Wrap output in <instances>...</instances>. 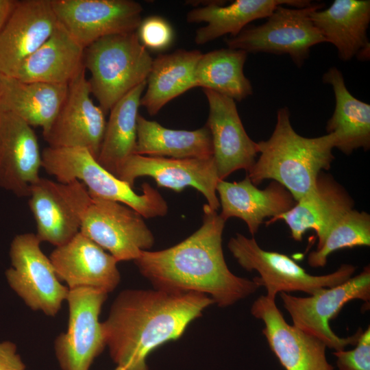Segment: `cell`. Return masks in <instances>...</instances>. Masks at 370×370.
Masks as SVG:
<instances>
[{
	"label": "cell",
	"mask_w": 370,
	"mask_h": 370,
	"mask_svg": "<svg viewBox=\"0 0 370 370\" xmlns=\"http://www.w3.org/2000/svg\"><path fill=\"white\" fill-rule=\"evenodd\" d=\"M84 50L58 23L51 36L7 75L23 82L68 85L85 69Z\"/></svg>",
	"instance_id": "603a6c76"
},
{
	"label": "cell",
	"mask_w": 370,
	"mask_h": 370,
	"mask_svg": "<svg viewBox=\"0 0 370 370\" xmlns=\"http://www.w3.org/2000/svg\"><path fill=\"white\" fill-rule=\"evenodd\" d=\"M49 258L58 278L69 289L86 287L108 294L121 280L118 261L80 232L66 244L56 247Z\"/></svg>",
	"instance_id": "ac0fdd59"
},
{
	"label": "cell",
	"mask_w": 370,
	"mask_h": 370,
	"mask_svg": "<svg viewBox=\"0 0 370 370\" xmlns=\"http://www.w3.org/2000/svg\"><path fill=\"white\" fill-rule=\"evenodd\" d=\"M108 293L81 287L69 289L66 301L69 321L66 332L54 342L55 354L62 370H89L106 345L99 320Z\"/></svg>",
	"instance_id": "7c38bea8"
},
{
	"label": "cell",
	"mask_w": 370,
	"mask_h": 370,
	"mask_svg": "<svg viewBox=\"0 0 370 370\" xmlns=\"http://www.w3.org/2000/svg\"><path fill=\"white\" fill-rule=\"evenodd\" d=\"M80 232L107 250L118 262L135 260L151 249L154 236L143 217L129 206L92 197L84 211Z\"/></svg>",
	"instance_id": "30bf717a"
},
{
	"label": "cell",
	"mask_w": 370,
	"mask_h": 370,
	"mask_svg": "<svg viewBox=\"0 0 370 370\" xmlns=\"http://www.w3.org/2000/svg\"><path fill=\"white\" fill-rule=\"evenodd\" d=\"M68 85L23 82L0 74V111L12 113L45 131L66 96Z\"/></svg>",
	"instance_id": "484cf974"
},
{
	"label": "cell",
	"mask_w": 370,
	"mask_h": 370,
	"mask_svg": "<svg viewBox=\"0 0 370 370\" xmlns=\"http://www.w3.org/2000/svg\"><path fill=\"white\" fill-rule=\"evenodd\" d=\"M152 177L157 185L180 192L191 186L204 196L214 210L220 207L217 194L219 179L214 159L172 158L133 154L120 168L116 177L134 187L139 177Z\"/></svg>",
	"instance_id": "9a60e30c"
},
{
	"label": "cell",
	"mask_w": 370,
	"mask_h": 370,
	"mask_svg": "<svg viewBox=\"0 0 370 370\" xmlns=\"http://www.w3.org/2000/svg\"><path fill=\"white\" fill-rule=\"evenodd\" d=\"M334 145L332 134L306 138L297 133L290 111L284 106L277 112L276 124L269 138L257 143L260 156L247 175L256 186L273 180L297 201L312 192L319 173L330 168Z\"/></svg>",
	"instance_id": "3957f363"
},
{
	"label": "cell",
	"mask_w": 370,
	"mask_h": 370,
	"mask_svg": "<svg viewBox=\"0 0 370 370\" xmlns=\"http://www.w3.org/2000/svg\"><path fill=\"white\" fill-rule=\"evenodd\" d=\"M251 314L264 323L262 334L285 370H334L319 338L288 324L275 299L261 295L251 306Z\"/></svg>",
	"instance_id": "2e32d148"
},
{
	"label": "cell",
	"mask_w": 370,
	"mask_h": 370,
	"mask_svg": "<svg viewBox=\"0 0 370 370\" xmlns=\"http://www.w3.org/2000/svg\"><path fill=\"white\" fill-rule=\"evenodd\" d=\"M247 57V52L230 48L202 53L195 69L197 87L243 101L253 93L243 71Z\"/></svg>",
	"instance_id": "4dcf8cb0"
},
{
	"label": "cell",
	"mask_w": 370,
	"mask_h": 370,
	"mask_svg": "<svg viewBox=\"0 0 370 370\" xmlns=\"http://www.w3.org/2000/svg\"><path fill=\"white\" fill-rule=\"evenodd\" d=\"M135 154L172 158H211L210 132L206 125L193 131L172 130L138 114Z\"/></svg>",
	"instance_id": "f1b7e54d"
},
{
	"label": "cell",
	"mask_w": 370,
	"mask_h": 370,
	"mask_svg": "<svg viewBox=\"0 0 370 370\" xmlns=\"http://www.w3.org/2000/svg\"><path fill=\"white\" fill-rule=\"evenodd\" d=\"M227 247L242 268L259 273L252 280L266 288L268 297L275 299L278 293L301 291L313 295L323 288L345 282L356 269L352 264H343L331 273L313 275L287 255L263 249L254 237L239 233L230 239Z\"/></svg>",
	"instance_id": "8992f818"
},
{
	"label": "cell",
	"mask_w": 370,
	"mask_h": 370,
	"mask_svg": "<svg viewBox=\"0 0 370 370\" xmlns=\"http://www.w3.org/2000/svg\"><path fill=\"white\" fill-rule=\"evenodd\" d=\"M36 234L16 235L10 249L12 267L5 277L12 289L34 311L56 316L69 289L61 284Z\"/></svg>",
	"instance_id": "9c48e42d"
},
{
	"label": "cell",
	"mask_w": 370,
	"mask_h": 370,
	"mask_svg": "<svg viewBox=\"0 0 370 370\" xmlns=\"http://www.w3.org/2000/svg\"><path fill=\"white\" fill-rule=\"evenodd\" d=\"M338 370H370V328L360 334L352 350L335 351Z\"/></svg>",
	"instance_id": "836d02e7"
},
{
	"label": "cell",
	"mask_w": 370,
	"mask_h": 370,
	"mask_svg": "<svg viewBox=\"0 0 370 370\" xmlns=\"http://www.w3.org/2000/svg\"><path fill=\"white\" fill-rule=\"evenodd\" d=\"M202 53L199 50L178 49L153 60L147 79V90L140 106L151 116L170 101L197 87L195 69Z\"/></svg>",
	"instance_id": "83f0119b"
},
{
	"label": "cell",
	"mask_w": 370,
	"mask_h": 370,
	"mask_svg": "<svg viewBox=\"0 0 370 370\" xmlns=\"http://www.w3.org/2000/svg\"><path fill=\"white\" fill-rule=\"evenodd\" d=\"M41 167L42 151L32 127L0 111V186L18 197H29Z\"/></svg>",
	"instance_id": "d6986e66"
},
{
	"label": "cell",
	"mask_w": 370,
	"mask_h": 370,
	"mask_svg": "<svg viewBox=\"0 0 370 370\" xmlns=\"http://www.w3.org/2000/svg\"><path fill=\"white\" fill-rule=\"evenodd\" d=\"M204 92L209 106L206 125L210 132L219 179L241 169L247 172L258 153L257 143L247 134L235 101L210 90L204 89Z\"/></svg>",
	"instance_id": "e0dca14e"
},
{
	"label": "cell",
	"mask_w": 370,
	"mask_h": 370,
	"mask_svg": "<svg viewBox=\"0 0 370 370\" xmlns=\"http://www.w3.org/2000/svg\"><path fill=\"white\" fill-rule=\"evenodd\" d=\"M322 3L304 8L278 6L260 25L245 27L234 37L225 38L227 48L248 53L288 54L300 68L312 47L325 42L314 25L310 14L324 7Z\"/></svg>",
	"instance_id": "52a82bcc"
},
{
	"label": "cell",
	"mask_w": 370,
	"mask_h": 370,
	"mask_svg": "<svg viewBox=\"0 0 370 370\" xmlns=\"http://www.w3.org/2000/svg\"><path fill=\"white\" fill-rule=\"evenodd\" d=\"M310 18L325 42L336 47L343 61L369 47V0H335L329 8L313 11Z\"/></svg>",
	"instance_id": "d4e9b609"
},
{
	"label": "cell",
	"mask_w": 370,
	"mask_h": 370,
	"mask_svg": "<svg viewBox=\"0 0 370 370\" xmlns=\"http://www.w3.org/2000/svg\"><path fill=\"white\" fill-rule=\"evenodd\" d=\"M50 1L58 23L84 49L103 37L137 31L143 21V7L132 0Z\"/></svg>",
	"instance_id": "4fadbf2b"
},
{
	"label": "cell",
	"mask_w": 370,
	"mask_h": 370,
	"mask_svg": "<svg viewBox=\"0 0 370 370\" xmlns=\"http://www.w3.org/2000/svg\"><path fill=\"white\" fill-rule=\"evenodd\" d=\"M323 82L330 84L335 97V108L328 121L326 131L335 139L334 148L349 155L354 150L370 147V106L354 97L345 86L336 67L323 75Z\"/></svg>",
	"instance_id": "4316f807"
},
{
	"label": "cell",
	"mask_w": 370,
	"mask_h": 370,
	"mask_svg": "<svg viewBox=\"0 0 370 370\" xmlns=\"http://www.w3.org/2000/svg\"><path fill=\"white\" fill-rule=\"evenodd\" d=\"M153 60L137 31L103 37L85 49L90 92L104 112L147 81Z\"/></svg>",
	"instance_id": "277c9868"
},
{
	"label": "cell",
	"mask_w": 370,
	"mask_h": 370,
	"mask_svg": "<svg viewBox=\"0 0 370 370\" xmlns=\"http://www.w3.org/2000/svg\"><path fill=\"white\" fill-rule=\"evenodd\" d=\"M370 245V216L366 212L350 209L332 226L317 249L308 256L314 268L324 267L333 252L345 248Z\"/></svg>",
	"instance_id": "1f68e13d"
},
{
	"label": "cell",
	"mask_w": 370,
	"mask_h": 370,
	"mask_svg": "<svg viewBox=\"0 0 370 370\" xmlns=\"http://www.w3.org/2000/svg\"><path fill=\"white\" fill-rule=\"evenodd\" d=\"M42 168L58 182L78 180L90 197L123 204L143 218L164 217L168 205L162 195L149 183L142 185V194L136 193L128 184L112 175L85 148H52L42 151Z\"/></svg>",
	"instance_id": "5b68a950"
},
{
	"label": "cell",
	"mask_w": 370,
	"mask_h": 370,
	"mask_svg": "<svg viewBox=\"0 0 370 370\" xmlns=\"http://www.w3.org/2000/svg\"><path fill=\"white\" fill-rule=\"evenodd\" d=\"M137 30L143 45L155 50L167 47L173 38V32L170 24L158 16L143 20Z\"/></svg>",
	"instance_id": "d6a6232c"
},
{
	"label": "cell",
	"mask_w": 370,
	"mask_h": 370,
	"mask_svg": "<svg viewBox=\"0 0 370 370\" xmlns=\"http://www.w3.org/2000/svg\"><path fill=\"white\" fill-rule=\"evenodd\" d=\"M353 206L354 201L345 188L331 175L321 172L312 192L297 201L289 210L271 219L266 224L284 221L295 241H301L306 232L313 230L319 245L332 226Z\"/></svg>",
	"instance_id": "44dd1931"
},
{
	"label": "cell",
	"mask_w": 370,
	"mask_h": 370,
	"mask_svg": "<svg viewBox=\"0 0 370 370\" xmlns=\"http://www.w3.org/2000/svg\"><path fill=\"white\" fill-rule=\"evenodd\" d=\"M222 2L212 1L186 14L189 23H207L196 31V44L204 45L226 34L234 37L250 22L267 18L280 5L304 8L312 4L306 0H236L223 6Z\"/></svg>",
	"instance_id": "cb8c5ba5"
},
{
	"label": "cell",
	"mask_w": 370,
	"mask_h": 370,
	"mask_svg": "<svg viewBox=\"0 0 370 370\" xmlns=\"http://www.w3.org/2000/svg\"><path fill=\"white\" fill-rule=\"evenodd\" d=\"M217 194L221 206V217L225 221L232 217L242 219L253 236L264 219L287 212L296 202L279 183L272 181L264 189H259L247 175L238 182L220 180Z\"/></svg>",
	"instance_id": "7402d4cb"
},
{
	"label": "cell",
	"mask_w": 370,
	"mask_h": 370,
	"mask_svg": "<svg viewBox=\"0 0 370 370\" xmlns=\"http://www.w3.org/2000/svg\"><path fill=\"white\" fill-rule=\"evenodd\" d=\"M26 366L12 342H0V370H25Z\"/></svg>",
	"instance_id": "e575fe53"
},
{
	"label": "cell",
	"mask_w": 370,
	"mask_h": 370,
	"mask_svg": "<svg viewBox=\"0 0 370 370\" xmlns=\"http://www.w3.org/2000/svg\"><path fill=\"white\" fill-rule=\"evenodd\" d=\"M85 71L68 84L60 110L42 134L49 147L85 148L97 160L106 121L105 112L90 97Z\"/></svg>",
	"instance_id": "5bb4252c"
},
{
	"label": "cell",
	"mask_w": 370,
	"mask_h": 370,
	"mask_svg": "<svg viewBox=\"0 0 370 370\" xmlns=\"http://www.w3.org/2000/svg\"><path fill=\"white\" fill-rule=\"evenodd\" d=\"M224 221L207 204L201 227L169 248L142 251L134 262L155 288L197 292L225 308L254 293L260 287L253 280L234 275L222 249Z\"/></svg>",
	"instance_id": "6da1fadb"
},
{
	"label": "cell",
	"mask_w": 370,
	"mask_h": 370,
	"mask_svg": "<svg viewBox=\"0 0 370 370\" xmlns=\"http://www.w3.org/2000/svg\"><path fill=\"white\" fill-rule=\"evenodd\" d=\"M147 81L118 101L110 110L97 162L108 172L117 173L132 155L137 142V119Z\"/></svg>",
	"instance_id": "f546056e"
},
{
	"label": "cell",
	"mask_w": 370,
	"mask_h": 370,
	"mask_svg": "<svg viewBox=\"0 0 370 370\" xmlns=\"http://www.w3.org/2000/svg\"><path fill=\"white\" fill-rule=\"evenodd\" d=\"M214 304L197 292L127 289L114 300L102 332L110 356L119 366L147 365L156 348L179 338L188 324Z\"/></svg>",
	"instance_id": "7a4b0ae2"
},
{
	"label": "cell",
	"mask_w": 370,
	"mask_h": 370,
	"mask_svg": "<svg viewBox=\"0 0 370 370\" xmlns=\"http://www.w3.org/2000/svg\"><path fill=\"white\" fill-rule=\"evenodd\" d=\"M28 201L39 240L63 245L80 230L82 215L91 197L78 180L56 182L44 177L31 187Z\"/></svg>",
	"instance_id": "8fae6325"
},
{
	"label": "cell",
	"mask_w": 370,
	"mask_h": 370,
	"mask_svg": "<svg viewBox=\"0 0 370 370\" xmlns=\"http://www.w3.org/2000/svg\"><path fill=\"white\" fill-rule=\"evenodd\" d=\"M58 23L50 0L17 1L0 31V74L8 75L36 51Z\"/></svg>",
	"instance_id": "ffe728a7"
},
{
	"label": "cell",
	"mask_w": 370,
	"mask_h": 370,
	"mask_svg": "<svg viewBox=\"0 0 370 370\" xmlns=\"http://www.w3.org/2000/svg\"><path fill=\"white\" fill-rule=\"evenodd\" d=\"M16 0H0V31L13 10Z\"/></svg>",
	"instance_id": "d590c367"
},
{
	"label": "cell",
	"mask_w": 370,
	"mask_h": 370,
	"mask_svg": "<svg viewBox=\"0 0 370 370\" xmlns=\"http://www.w3.org/2000/svg\"><path fill=\"white\" fill-rule=\"evenodd\" d=\"M114 370H149V369L147 365L138 367H126L117 365V367Z\"/></svg>",
	"instance_id": "8d00e7d4"
},
{
	"label": "cell",
	"mask_w": 370,
	"mask_h": 370,
	"mask_svg": "<svg viewBox=\"0 0 370 370\" xmlns=\"http://www.w3.org/2000/svg\"><path fill=\"white\" fill-rule=\"evenodd\" d=\"M284 308L291 316L293 325L325 343L327 347L339 351L356 345L362 329L349 336H337L330 321L343 307L354 299L370 301V267L366 266L358 275L332 287L323 288L313 295L297 297L280 293Z\"/></svg>",
	"instance_id": "ba28073f"
}]
</instances>
